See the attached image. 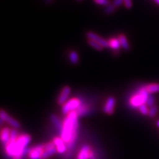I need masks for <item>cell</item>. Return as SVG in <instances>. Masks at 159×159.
<instances>
[{"label": "cell", "mask_w": 159, "mask_h": 159, "mask_svg": "<svg viewBox=\"0 0 159 159\" xmlns=\"http://www.w3.org/2000/svg\"><path fill=\"white\" fill-rule=\"evenodd\" d=\"M78 115L76 111H73L67 115L66 118L63 122V129L61 133V138L66 143L68 154H71V150L75 146V142L77 138L79 124Z\"/></svg>", "instance_id": "cell-1"}, {"label": "cell", "mask_w": 159, "mask_h": 159, "mask_svg": "<svg viewBox=\"0 0 159 159\" xmlns=\"http://www.w3.org/2000/svg\"><path fill=\"white\" fill-rule=\"evenodd\" d=\"M155 101H156V98L152 94H150L148 97V101H147L146 105H148V107H152L155 105Z\"/></svg>", "instance_id": "cell-22"}, {"label": "cell", "mask_w": 159, "mask_h": 159, "mask_svg": "<svg viewBox=\"0 0 159 159\" xmlns=\"http://www.w3.org/2000/svg\"><path fill=\"white\" fill-rule=\"evenodd\" d=\"M71 94V88L69 85H66L62 89V91H61V94L60 96L57 98V102L58 105H63L66 102L67 99L69 97V95Z\"/></svg>", "instance_id": "cell-9"}, {"label": "cell", "mask_w": 159, "mask_h": 159, "mask_svg": "<svg viewBox=\"0 0 159 159\" xmlns=\"http://www.w3.org/2000/svg\"><path fill=\"white\" fill-rule=\"evenodd\" d=\"M158 108L156 105H154L153 106L150 107V108L149 109V113H148V116L150 118H153L156 116L157 113H158Z\"/></svg>", "instance_id": "cell-21"}, {"label": "cell", "mask_w": 159, "mask_h": 159, "mask_svg": "<svg viewBox=\"0 0 159 159\" xmlns=\"http://www.w3.org/2000/svg\"><path fill=\"white\" fill-rule=\"evenodd\" d=\"M124 4L127 9H130L133 6L132 0H124Z\"/></svg>", "instance_id": "cell-27"}, {"label": "cell", "mask_w": 159, "mask_h": 159, "mask_svg": "<svg viewBox=\"0 0 159 159\" xmlns=\"http://www.w3.org/2000/svg\"><path fill=\"white\" fill-rule=\"evenodd\" d=\"M75 111H76L78 116H82L89 114V113L91 112V108L90 107L88 106V105L81 104L80 106Z\"/></svg>", "instance_id": "cell-15"}, {"label": "cell", "mask_w": 159, "mask_h": 159, "mask_svg": "<svg viewBox=\"0 0 159 159\" xmlns=\"http://www.w3.org/2000/svg\"><path fill=\"white\" fill-rule=\"evenodd\" d=\"M156 125H157V126H158V128H159V120L157 121V122H156Z\"/></svg>", "instance_id": "cell-30"}, {"label": "cell", "mask_w": 159, "mask_h": 159, "mask_svg": "<svg viewBox=\"0 0 159 159\" xmlns=\"http://www.w3.org/2000/svg\"><path fill=\"white\" fill-rule=\"evenodd\" d=\"M56 148V147H55V143L53 142H50L47 143V144H45L44 150H50V149H52V148Z\"/></svg>", "instance_id": "cell-26"}, {"label": "cell", "mask_w": 159, "mask_h": 159, "mask_svg": "<svg viewBox=\"0 0 159 159\" xmlns=\"http://www.w3.org/2000/svg\"><path fill=\"white\" fill-rule=\"evenodd\" d=\"M57 152L56 148H54L50 150H44V152H43L42 156H41V159H47L49 158V157L52 156L53 155H55Z\"/></svg>", "instance_id": "cell-18"}, {"label": "cell", "mask_w": 159, "mask_h": 159, "mask_svg": "<svg viewBox=\"0 0 159 159\" xmlns=\"http://www.w3.org/2000/svg\"><path fill=\"white\" fill-rule=\"evenodd\" d=\"M92 149L89 144H84L80 150L77 159H89Z\"/></svg>", "instance_id": "cell-11"}, {"label": "cell", "mask_w": 159, "mask_h": 159, "mask_svg": "<svg viewBox=\"0 0 159 159\" xmlns=\"http://www.w3.org/2000/svg\"><path fill=\"white\" fill-rule=\"evenodd\" d=\"M82 102L78 98H73L66 102L62 107V113L63 114H69L71 112L75 111L80 106Z\"/></svg>", "instance_id": "cell-4"}, {"label": "cell", "mask_w": 159, "mask_h": 159, "mask_svg": "<svg viewBox=\"0 0 159 159\" xmlns=\"http://www.w3.org/2000/svg\"><path fill=\"white\" fill-rule=\"evenodd\" d=\"M52 1V0H47V3H50Z\"/></svg>", "instance_id": "cell-31"}, {"label": "cell", "mask_w": 159, "mask_h": 159, "mask_svg": "<svg viewBox=\"0 0 159 159\" xmlns=\"http://www.w3.org/2000/svg\"><path fill=\"white\" fill-rule=\"evenodd\" d=\"M69 60H70L71 63L73 64H77L79 61V56L77 54V52L75 51H71L69 53Z\"/></svg>", "instance_id": "cell-19"}, {"label": "cell", "mask_w": 159, "mask_h": 159, "mask_svg": "<svg viewBox=\"0 0 159 159\" xmlns=\"http://www.w3.org/2000/svg\"><path fill=\"white\" fill-rule=\"evenodd\" d=\"M45 144H39L31 148L29 153V158L30 159H41L43 152H44Z\"/></svg>", "instance_id": "cell-6"}, {"label": "cell", "mask_w": 159, "mask_h": 159, "mask_svg": "<svg viewBox=\"0 0 159 159\" xmlns=\"http://www.w3.org/2000/svg\"><path fill=\"white\" fill-rule=\"evenodd\" d=\"M116 7H115V6L114 5H109L107 6L106 7H105V14H111L112 13H114L115 9H116Z\"/></svg>", "instance_id": "cell-24"}, {"label": "cell", "mask_w": 159, "mask_h": 159, "mask_svg": "<svg viewBox=\"0 0 159 159\" xmlns=\"http://www.w3.org/2000/svg\"><path fill=\"white\" fill-rule=\"evenodd\" d=\"M149 94L142 89H140L136 94L130 98V104L132 108H139L141 105H144L148 101Z\"/></svg>", "instance_id": "cell-3"}, {"label": "cell", "mask_w": 159, "mask_h": 159, "mask_svg": "<svg viewBox=\"0 0 159 159\" xmlns=\"http://www.w3.org/2000/svg\"><path fill=\"white\" fill-rule=\"evenodd\" d=\"M53 142L55 143V147H56L57 152L61 154H63L67 151V146L66 143L61 138L56 137L53 139Z\"/></svg>", "instance_id": "cell-10"}, {"label": "cell", "mask_w": 159, "mask_h": 159, "mask_svg": "<svg viewBox=\"0 0 159 159\" xmlns=\"http://www.w3.org/2000/svg\"><path fill=\"white\" fill-rule=\"evenodd\" d=\"M115 105H116V99H115L114 97H108L107 99L104 107H103V111H104V113L108 115H112L114 114Z\"/></svg>", "instance_id": "cell-8"}, {"label": "cell", "mask_w": 159, "mask_h": 159, "mask_svg": "<svg viewBox=\"0 0 159 159\" xmlns=\"http://www.w3.org/2000/svg\"><path fill=\"white\" fill-rule=\"evenodd\" d=\"M4 122H7V124L13 127L14 129H16V130L21 128V124L15 119H13V117L9 116L3 109H2L0 111V125H2Z\"/></svg>", "instance_id": "cell-5"}, {"label": "cell", "mask_w": 159, "mask_h": 159, "mask_svg": "<svg viewBox=\"0 0 159 159\" xmlns=\"http://www.w3.org/2000/svg\"><path fill=\"white\" fill-rule=\"evenodd\" d=\"M88 43L91 47H93V48L97 49V50L98 51H102L103 49H104L99 43L94 41H92V40H88Z\"/></svg>", "instance_id": "cell-20"}, {"label": "cell", "mask_w": 159, "mask_h": 159, "mask_svg": "<svg viewBox=\"0 0 159 159\" xmlns=\"http://www.w3.org/2000/svg\"><path fill=\"white\" fill-rule=\"evenodd\" d=\"M141 89L148 92L149 94H153L155 93L159 92V83H150L144 85Z\"/></svg>", "instance_id": "cell-12"}, {"label": "cell", "mask_w": 159, "mask_h": 159, "mask_svg": "<svg viewBox=\"0 0 159 159\" xmlns=\"http://www.w3.org/2000/svg\"><path fill=\"white\" fill-rule=\"evenodd\" d=\"M95 3L98 4V5H104V6H108L110 5V2H109V0H94Z\"/></svg>", "instance_id": "cell-25"}, {"label": "cell", "mask_w": 159, "mask_h": 159, "mask_svg": "<svg viewBox=\"0 0 159 159\" xmlns=\"http://www.w3.org/2000/svg\"><path fill=\"white\" fill-rule=\"evenodd\" d=\"M31 141L28 134H21L16 140H11L5 146V152L13 159H21L26 154L30 152L31 149L27 148Z\"/></svg>", "instance_id": "cell-2"}, {"label": "cell", "mask_w": 159, "mask_h": 159, "mask_svg": "<svg viewBox=\"0 0 159 159\" xmlns=\"http://www.w3.org/2000/svg\"><path fill=\"white\" fill-rule=\"evenodd\" d=\"M139 111H140V113L142 114L148 115L149 109H148V106L146 104L141 105V106L139 108Z\"/></svg>", "instance_id": "cell-23"}, {"label": "cell", "mask_w": 159, "mask_h": 159, "mask_svg": "<svg viewBox=\"0 0 159 159\" xmlns=\"http://www.w3.org/2000/svg\"><path fill=\"white\" fill-rule=\"evenodd\" d=\"M118 39L119 42H120L121 47H122L123 49H125V50H130V45H129L128 39H127V38L125 35H119Z\"/></svg>", "instance_id": "cell-16"}, {"label": "cell", "mask_w": 159, "mask_h": 159, "mask_svg": "<svg viewBox=\"0 0 159 159\" xmlns=\"http://www.w3.org/2000/svg\"><path fill=\"white\" fill-rule=\"evenodd\" d=\"M11 130L8 128H3L1 131V142L5 145L7 144L10 140V136H11Z\"/></svg>", "instance_id": "cell-14"}, {"label": "cell", "mask_w": 159, "mask_h": 159, "mask_svg": "<svg viewBox=\"0 0 159 159\" xmlns=\"http://www.w3.org/2000/svg\"><path fill=\"white\" fill-rule=\"evenodd\" d=\"M108 43H109V47L111 49H114V50H117L120 48L121 44L119 42L118 39H111L108 40Z\"/></svg>", "instance_id": "cell-17"}, {"label": "cell", "mask_w": 159, "mask_h": 159, "mask_svg": "<svg viewBox=\"0 0 159 159\" xmlns=\"http://www.w3.org/2000/svg\"><path fill=\"white\" fill-rule=\"evenodd\" d=\"M86 37L88 38L89 40H92V41H94L99 43L103 48H107V47H109V43L108 41H106V40L101 38L99 35H98L96 33H93V32H87L86 33Z\"/></svg>", "instance_id": "cell-7"}, {"label": "cell", "mask_w": 159, "mask_h": 159, "mask_svg": "<svg viewBox=\"0 0 159 159\" xmlns=\"http://www.w3.org/2000/svg\"><path fill=\"white\" fill-rule=\"evenodd\" d=\"M49 118H50L52 123V124H54L55 127L57 128V131H58L60 134H61V131H62V129H63V123L61 122V121L60 120L57 115H55L54 114H51L50 116H49Z\"/></svg>", "instance_id": "cell-13"}, {"label": "cell", "mask_w": 159, "mask_h": 159, "mask_svg": "<svg viewBox=\"0 0 159 159\" xmlns=\"http://www.w3.org/2000/svg\"><path fill=\"white\" fill-rule=\"evenodd\" d=\"M123 3H124V0H114L113 5H114L116 7H120Z\"/></svg>", "instance_id": "cell-28"}, {"label": "cell", "mask_w": 159, "mask_h": 159, "mask_svg": "<svg viewBox=\"0 0 159 159\" xmlns=\"http://www.w3.org/2000/svg\"><path fill=\"white\" fill-rule=\"evenodd\" d=\"M154 1H155V2L157 4V5H159V0H154Z\"/></svg>", "instance_id": "cell-29"}]
</instances>
